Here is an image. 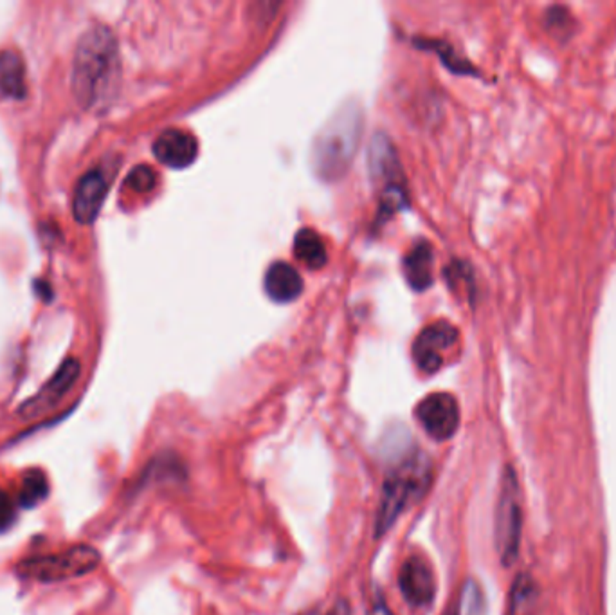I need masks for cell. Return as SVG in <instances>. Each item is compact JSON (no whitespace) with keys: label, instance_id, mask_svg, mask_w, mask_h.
<instances>
[{"label":"cell","instance_id":"6da1fadb","mask_svg":"<svg viewBox=\"0 0 616 615\" xmlns=\"http://www.w3.org/2000/svg\"><path fill=\"white\" fill-rule=\"evenodd\" d=\"M117 64L116 40L105 27L90 29L78 44L73 88L82 105H94L114 78Z\"/></svg>","mask_w":616,"mask_h":615},{"label":"cell","instance_id":"7a4b0ae2","mask_svg":"<svg viewBox=\"0 0 616 615\" xmlns=\"http://www.w3.org/2000/svg\"><path fill=\"white\" fill-rule=\"evenodd\" d=\"M431 480V466L426 456L417 455L395 467L384 480L375 520V536H384L404 513L411 498L424 493Z\"/></svg>","mask_w":616,"mask_h":615},{"label":"cell","instance_id":"3957f363","mask_svg":"<svg viewBox=\"0 0 616 615\" xmlns=\"http://www.w3.org/2000/svg\"><path fill=\"white\" fill-rule=\"evenodd\" d=\"M496 548L501 565L512 567L518 561L523 538V504L518 477L507 467L501 477L500 497L496 504Z\"/></svg>","mask_w":616,"mask_h":615},{"label":"cell","instance_id":"277c9868","mask_svg":"<svg viewBox=\"0 0 616 615\" xmlns=\"http://www.w3.org/2000/svg\"><path fill=\"white\" fill-rule=\"evenodd\" d=\"M99 561L101 556L94 547L75 545L58 554L25 558L15 567V572L24 579L55 583L90 574L99 565Z\"/></svg>","mask_w":616,"mask_h":615},{"label":"cell","instance_id":"5b68a950","mask_svg":"<svg viewBox=\"0 0 616 615\" xmlns=\"http://www.w3.org/2000/svg\"><path fill=\"white\" fill-rule=\"evenodd\" d=\"M357 116L347 114V118H336L334 125L321 134L319 143L316 145V163L318 172L325 177H338L343 174L347 165L355 154L358 123Z\"/></svg>","mask_w":616,"mask_h":615},{"label":"cell","instance_id":"8992f818","mask_svg":"<svg viewBox=\"0 0 616 615\" xmlns=\"http://www.w3.org/2000/svg\"><path fill=\"white\" fill-rule=\"evenodd\" d=\"M417 419L431 439L449 440L459 426L458 401L445 392L431 394L417 406Z\"/></svg>","mask_w":616,"mask_h":615},{"label":"cell","instance_id":"52a82bcc","mask_svg":"<svg viewBox=\"0 0 616 615\" xmlns=\"http://www.w3.org/2000/svg\"><path fill=\"white\" fill-rule=\"evenodd\" d=\"M399 585L404 600L417 609L433 603L437 596V581L431 565L422 556H409L399 572Z\"/></svg>","mask_w":616,"mask_h":615},{"label":"cell","instance_id":"ba28073f","mask_svg":"<svg viewBox=\"0 0 616 615\" xmlns=\"http://www.w3.org/2000/svg\"><path fill=\"white\" fill-rule=\"evenodd\" d=\"M458 342V329L447 322L428 325L413 345V357L419 368L426 374H435L443 363V354L450 351Z\"/></svg>","mask_w":616,"mask_h":615},{"label":"cell","instance_id":"9c48e42d","mask_svg":"<svg viewBox=\"0 0 616 615\" xmlns=\"http://www.w3.org/2000/svg\"><path fill=\"white\" fill-rule=\"evenodd\" d=\"M78 375H80V363L76 359H67L60 366V370L55 374V377L33 399L22 405V408L18 410L20 415L25 419H33L51 410L73 388Z\"/></svg>","mask_w":616,"mask_h":615},{"label":"cell","instance_id":"30bf717a","mask_svg":"<svg viewBox=\"0 0 616 615\" xmlns=\"http://www.w3.org/2000/svg\"><path fill=\"white\" fill-rule=\"evenodd\" d=\"M154 154L170 169H186L197 159L198 145L189 132L170 128L156 139Z\"/></svg>","mask_w":616,"mask_h":615},{"label":"cell","instance_id":"8fae6325","mask_svg":"<svg viewBox=\"0 0 616 615\" xmlns=\"http://www.w3.org/2000/svg\"><path fill=\"white\" fill-rule=\"evenodd\" d=\"M106 191H108L106 177L99 170H90L80 179L73 197V213L80 224H90L96 220L106 197Z\"/></svg>","mask_w":616,"mask_h":615},{"label":"cell","instance_id":"7c38bea8","mask_svg":"<svg viewBox=\"0 0 616 615\" xmlns=\"http://www.w3.org/2000/svg\"><path fill=\"white\" fill-rule=\"evenodd\" d=\"M265 291L270 300L278 303H288L299 298L303 292V278L299 272L287 262H276L270 265L265 274Z\"/></svg>","mask_w":616,"mask_h":615},{"label":"cell","instance_id":"4fadbf2b","mask_svg":"<svg viewBox=\"0 0 616 615\" xmlns=\"http://www.w3.org/2000/svg\"><path fill=\"white\" fill-rule=\"evenodd\" d=\"M435 253L429 242H419L404 259V274L415 291H426L433 283Z\"/></svg>","mask_w":616,"mask_h":615},{"label":"cell","instance_id":"5bb4252c","mask_svg":"<svg viewBox=\"0 0 616 615\" xmlns=\"http://www.w3.org/2000/svg\"><path fill=\"white\" fill-rule=\"evenodd\" d=\"M0 92L18 99L25 96V67L13 49L0 51Z\"/></svg>","mask_w":616,"mask_h":615},{"label":"cell","instance_id":"9a60e30c","mask_svg":"<svg viewBox=\"0 0 616 615\" xmlns=\"http://www.w3.org/2000/svg\"><path fill=\"white\" fill-rule=\"evenodd\" d=\"M539 605V587L530 574H520L514 579L507 615H533Z\"/></svg>","mask_w":616,"mask_h":615},{"label":"cell","instance_id":"2e32d148","mask_svg":"<svg viewBox=\"0 0 616 615\" xmlns=\"http://www.w3.org/2000/svg\"><path fill=\"white\" fill-rule=\"evenodd\" d=\"M294 255L299 262L310 267V269H321L327 264V248L321 241V237L314 230H301L294 239Z\"/></svg>","mask_w":616,"mask_h":615},{"label":"cell","instance_id":"e0dca14e","mask_svg":"<svg viewBox=\"0 0 616 615\" xmlns=\"http://www.w3.org/2000/svg\"><path fill=\"white\" fill-rule=\"evenodd\" d=\"M49 495V480L42 469H29L20 482L18 502L24 509H33Z\"/></svg>","mask_w":616,"mask_h":615},{"label":"cell","instance_id":"ac0fdd59","mask_svg":"<svg viewBox=\"0 0 616 615\" xmlns=\"http://www.w3.org/2000/svg\"><path fill=\"white\" fill-rule=\"evenodd\" d=\"M456 610H458V615H483L485 601H483V594L478 583L474 581L465 583L461 590V598L456 605Z\"/></svg>","mask_w":616,"mask_h":615},{"label":"cell","instance_id":"d6986e66","mask_svg":"<svg viewBox=\"0 0 616 615\" xmlns=\"http://www.w3.org/2000/svg\"><path fill=\"white\" fill-rule=\"evenodd\" d=\"M156 182H157L156 172L150 167H145V165L134 169L126 179V186L132 188L134 191H139V193L152 191L156 188Z\"/></svg>","mask_w":616,"mask_h":615},{"label":"cell","instance_id":"ffe728a7","mask_svg":"<svg viewBox=\"0 0 616 615\" xmlns=\"http://www.w3.org/2000/svg\"><path fill=\"white\" fill-rule=\"evenodd\" d=\"M16 520V509L7 493L0 489V532L7 530Z\"/></svg>","mask_w":616,"mask_h":615},{"label":"cell","instance_id":"44dd1931","mask_svg":"<svg viewBox=\"0 0 616 615\" xmlns=\"http://www.w3.org/2000/svg\"><path fill=\"white\" fill-rule=\"evenodd\" d=\"M327 615H352V610H350V605L345 600H339Z\"/></svg>","mask_w":616,"mask_h":615},{"label":"cell","instance_id":"7402d4cb","mask_svg":"<svg viewBox=\"0 0 616 615\" xmlns=\"http://www.w3.org/2000/svg\"><path fill=\"white\" fill-rule=\"evenodd\" d=\"M373 615H393L389 610H388V607L384 605V601H379L377 603V607H375V614Z\"/></svg>","mask_w":616,"mask_h":615},{"label":"cell","instance_id":"603a6c76","mask_svg":"<svg viewBox=\"0 0 616 615\" xmlns=\"http://www.w3.org/2000/svg\"><path fill=\"white\" fill-rule=\"evenodd\" d=\"M447 615H458V610H456V607H452V610H449V614Z\"/></svg>","mask_w":616,"mask_h":615},{"label":"cell","instance_id":"cb8c5ba5","mask_svg":"<svg viewBox=\"0 0 616 615\" xmlns=\"http://www.w3.org/2000/svg\"><path fill=\"white\" fill-rule=\"evenodd\" d=\"M307 615H316V614H307Z\"/></svg>","mask_w":616,"mask_h":615}]
</instances>
